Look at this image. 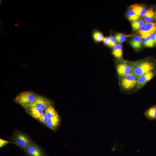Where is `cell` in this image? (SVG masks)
I'll return each mask as SVG.
<instances>
[{
  "mask_svg": "<svg viewBox=\"0 0 156 156\" xmlns=\"http://www.w3.org/2000/svg\"><path fill=\"white\" fill-rule=\"evenodd\" d=\"M143 20L146 23H151L154 20V12L152 9L147 10L143 17Z\"/></svg>",
  "mask_w": 156,
  "mask_h": 156,
  "instance_id": "9a60e30c",
  "label": "cell"
},
{
  "mask_svg": "<svg viewBox=\"0 0 156 156\" xmlns=\"http://www.w3.org/2000/svg\"><path fill=\"white\" fill-rule=\"evenodd\" d=\"M24 151L26 156H47L42 149L33 141Z\"/></svg>",
  "mask_w": 156,
  "mask_h": 156,
  "instance_id": "9c48e42d",
  "label": "cell"
},
{
  "mask_svg": "<svg viewBox=\"0 0 156 156\" xmlns=\"http://www.w3.org/2000/svg\"><path fill=\"white\" fill-rule=\"evenodd\" d=\"M116 68L118 79H120L133 73L132 62L120 60L116 64Z\"/></svg>",
  "mask_w": 156,
  "mask_h": 156,
  "instance_id": "5b68a950",
  "label": "cell"
},
{
  "mask_svg": "<svg viewBox=\"0 0 156 156\" xmlns=\"http://www.w3.org/2000/svg\"><path fill=\"white\" fill-rule=\"evenodd\" d=\"M154 20L155 21V23H156V8L154 10Z\"/></svg>",
  "mask_w": 156,
  "mask_h": 156,
  "instance_id": "83f0119b",
  "label": "cell"
},
{
  "mask_svg": "<svg viewBox=\"0 0 156 156\" xmlns=\"http://www.w3.org/2000/svg\"><path fill=\"white\" fill-rule=\"evenodd\" d=\"M127 16L128 20L132 22L138 20L140 17L131 10L127 11Z\"/></svg>",
  "mask_w": 156,
  "mask_h": 156,
  "instance_id": "d6986e66",
  "label": "cell"
},
{
  "mask_svg": "<svg viewBox=\"0 0 156 156\" xmlns=\"http://www.w3.org/2000/svg\"><path fill=\"white\" fill-rule=\"evenodd\" d=\"M119 80L120 89L124 92H130L135 87L137 79L132 73Z\"/></svg>",
  "mask_w": 156,
  "mask_h": 156,
  "instance_id": "3957f363",
  "label": "cell"
},
{
  "mask_svg": "<svg viewBox=\"0 0 156 156\" xmlns=\"http://www.w3.org/2000/svg\"><path fill=\"white\" fill-rule=\"evenodd\" d=\"M130 8L132 10L140 17H143L147 11L144 6L138 4L131 5Z\"/></svg>",
  "mask_w": 156,
  "mask_h": 156,
  "instance_id": "7c38bea8",
  "label": "cell"
},
{
  "mask_svg": "<svg viewBox=\"0 0 156 156\" xmlns=\"http://www.w3.org/2000/svg\"><path fill=\"white\" fill-rule=\"evenodd\" d=\"M52 104L51 101L47 98L38 95L36 100L34 103L24 107L27 109L36 107L40 108L44 111L52 106Z\"/></svg>",
  "mask_w": 156,
  "mask_h": 156,
  "instance_id": "8992f818",
  "label": "cell"
},
{
  "mask_svg": "<svg viewBox=\"0 0 156 156\" xmlns=\"http://www.w3.org/2000/svg\"><path fill=\"white\" fill-rule=\"evenodd\" d=\"M146 23L142 20H138L131 22L132 29L133 31L139 30Z\"/></svg>",
  "mask_w": 156,
  "mask_h": 156,
  "instance_id": "e0dca14e",
  "label": "cell"
},
{
  "mask_svg": "<svg viewBox=\"0 0 156 156\" xmlns=\"http://www.w3.org/2000/svg\"><path fill=\"white\" fill-rule=\"evenodd\" d=\"M12 140V143L16 144L23 151L33 142L26 134L17 129L14 131Z\"/></svg>",
  "mask_w": 156,
  "mask_h": 156,
  "instance_id": "7a4b0ae2",
  "label": "cell"
},
{
  "mask_svg": "<svg viewBox=\"0 0 156 156\" xmlns=\"http://www.w3.org/2000/svg\"><path fill=\"white\" fill-rule=\"evenodd\" d=\"M61 122L59 116L49 118L46 126L53 131H56L59 127Z\"/></svg>",
  "mask_w": 156,
  "mask_h": 156,
  "instance_id": "30bf717a",
  "label": "cell"
},
{
  "mask_svg": "<svg viewBox=\"0 0 156 156\" xmlns=\"http://www.w3.org/2000/svg\"><path fill=\"white\" fill-rule=\"evenodd\" d=\"M150 37L153 41L154 45H156V32L151 34Z\"/></svg>",
  "mask_w": 156,
  "mask_h": 156,
  "instance_id": "484cf974",
  "label": "cell"
},
{
  "mask_svg": "<svg viewBox=\"0 0 156 156\" xmlns=\"http://www.w3.org/2000/svg\"><path fill=\"white\" fill-rule=\"evenodd\" d=\"M133 73L137 79L141 75L156 70V60L147 57L132 62Z\"/></svg>",
  "mask_w": 156,
  "mask_h": 156,
  "instance_id": "6da1fadb",
  "label": "cell"
},
{
  "mask_svg": "<svg viewBox=\"0 0 156 156\" xmlns=\"http://www.w3.org/2000/svg\"><path fill=\"white\" fill-rule=\"evenodd\" d=\"M115 38L117 42L122 43L126 40V36L122 34L118 33L115 35Z\"/></svg>",
  "mask_w": 156,
  "mask_h": 156,
  "instance_id": "44dd1931",
  "label": "cell"
},
{
  "mask_svg": "<svg viewBox=\"0 0 156 156\" xmlns=\"http://www.w3.org/2000/svg\"><path fill=\"white\" fill-rule=\"evenodd\" d=\"M48 119L47 116L45 113L40 117L38 120L41 122L46 125Z\"/></svg>",
  "mask_w": 156,
  "mask_h": 156,
  "instance_id": "603a6c76",
  "label": "cell"
},
{
  "mask_svg": "<svg viewBox=\"0 0 156 156\" xmlns=\"http://www.w3.org/2000/svg\"><path fill=\"white\" fill-rule=\"evenodd\" d=\"M142 42V38L140 36H136L130 41L129 44L134 49L138 50L141 47Z\"/></svg>",
  "mask_w": 156,
  "mask_h": 156,
  "instance_id": "4fadbf2b",
  "label": "cell"
},
{
  "mask_svg": "<svg viewBox=\"0 0 156 156\" xmlns=\"http://www.w3.org/2000/svg\"><path fill=\"white\" fill-rule=\"evenodd\" d=\"M138 32L142 38L149 37L152 34L156 32V23H146Z\"/></svg>",
  "mask_w": 156,
  "mask_h": 156,
  "instance_id": "ba28073f",
  "label": "cell"
},
{
  "mask_svg": "<svg viewBox=\"0 0 156 156\" xmlns=\"http://www.w3.org/2000/svg\"><path fill=\"white\" fill-rule=\"evenodd\" d=\"M156 75V70L144 74L137 79L135 87L133 92H136L141 89L146 84Z\"/></svg>",
  "mask_w": 156,
  "mask_h": 156,
  "instance_id": "52a82bcc",
  "label": "cell"
},
{
  "mask_svg": "<svg viewBox=\"0 0 156 156\" xmlns=\"http://www.w3.org/2000/svg\"><path fill=\"white\" fill-rule=\"evenodd\" d=\"M26 110L29 114L38 120L44 114L43 110L36 107L27 108Z\"/></svg>",
  "mask_w": 156,
  "mask_h": 156,
  "instance_id": "8fae6325",
  "label": "cell"
},
{
  "mask_svg": "<svg viewBox=\"0 0 156 156\" xmlns=\"http://www.w3.org/2000/svg\"><path fill=\"white\" fill-rule=\"evenodd\" d=\"M143 43L144 46L147 47H152L154 46L153 42L150 36L144 38Z\"/></svg>",
  "mask_w": 156,
  "mask_h": 156,
  "instance_id": "7402d4cb",
  "label": "cell"
},
{
  "mask_svg": "<svg viewBox=\"0 0 156 156\" xmlns=\"http://www.w3.org/2000/svg\"><path fill=\"white\" fill-rule=\"evenodd\" d=\"M112 53L116 58L119 59L121 58L122 56V45L120 44H116L114 47Z\"/></svg>",
  "mask_w": 156,
  "mask_h": 156,
  "instance_id": "5bb4252c",
  "label": "cell"
},
{
  "mask_svg": "<svg viewBox=\"0 0 156 156\" xmlns=\"http://www.w3.org/2000/svg\"><path fill=\"white\" fill-rule=\"evenodd\" d=\"M17 25H18V23H16L14 24V25H15V26L16 27L17 26Z\"/></svg>",
  "mask_w": 156,
  "mask_h": 156,
  "instance_id": "f1b7e54d",
  "label": "cell"
},
{
  "mask_svg": "<svg viewBox=\"0 0 156 156\" xmlns=\"http://www.w3.org/2000/svg\"><path fill=\"white\" fill-rule=\"evenodd\" d=\"M116 44V40L115 37L113 36H111L110 37V40L109 46L111 47H114Z\"/></svg>",
  "mask_w": 156,
  "mask_h": 156,
  "instance_id": "cb8c5ba5",
  "label": "cell"
},
{
  "mask_svg": "<svg viewBox=\"0 0 156 156\" xmlns=\"http://www.w3.org/2000/svg\"><path fill=\"white\" fill-rule=\"evenodd\" d=\"M93 37L94 41L99 42L103 40L104 37L103 34L98 31H94L93 34Z\"/></svg>",
  "mask_w": 156,
  "mask_h": 156,
  "instance_id": "ffe728a7",
  "label": "cell"
},
{
  "mask_svg": "<svg viewBox=\"0 0 156 156\" xmlns=\"http://www.w3.org/2000/svg\"><path fill=\"white\" fill-rule=\"evenodd\" d=\"M145 116L151 119H156V105L154 106L147 110L145 113Z\"/></svg>",
  "mask_w": 156,
  "mask_h": 156,
  "instance_id": "2e32d148",
  "label": "cell"
},
{
  "mask_svg": "<svg viewBox=\"0 0 156 156\" xmlns=\"http://www.w3.org/2000/svg\"><path fill=\"white\" fill-rule=\"evenodd\" d=\"M109 40L110 37H107L104 38L103 41L105 45L109 46Z\"/></svg>",
  "mask_w": 156,
  "mask_h": 156,
  "instance_id": "4316f807",
  "label": "cell"
},
{
  "mask_svg": "<svg viewBox=\"0 0 156 156\" xmlns=\"http://www.w3.org/2000/svg\"><path fill=\"white\" fill-rule=\"evenodd\" d=\"M2 0H0V5H1V3H2Z\"/></svg>",
  "mask_w": 156,
  "mask_h": 156,
  "instance_id": "f546056e",
  "label": "cell"
},
{
  "mask_svg": "<svg viewBox=\"0 0 156 156\" xmlns=\"http://www.w3.org/2000/svg\"><path fill=\"white\" fill-rule=\"evenodd\" d=\"M12 143V142H10L7 140H3L2 139H0V147H1L2 146H4L6 144L10 143Z\"/></svg>",
  "mask_w": 156,
  "mask_h": 156,
  "instance_id": "d4e9b609",
  "label": "cell"
},
{
  "mask_svg": "<svg viewBox=\"0 0 156 156\" xmlns=\"http://www.w3.org/2000/svg\"><path fill=\"white\" fill-rule=\"evenodd\" d=\"M45 113L47 115L49 118L59 115L57 111L52 106L46 109Z\"/></svg>",
  "mask_w": 156,
  "mask_h": 156,
  "instance_id": "ac0fdd59",
  "label": "cell"
},
{
  "mask_svg": "<svg viewBox=\"0 0 156 156\" xmlns=\"http://www.w3.org/2000/svg\"><path fill=\"white\" fill-rule=\"evenodd\" d=\"M38 95L30 91L22 92L18 95L15 101L23 107L31 104L36 100Z\"/></svg>",
  "mask_w": 156,
  "mask_h": 156,
  "instance_id": "277c9868",
  "label": "cell"
}]
</instances>
